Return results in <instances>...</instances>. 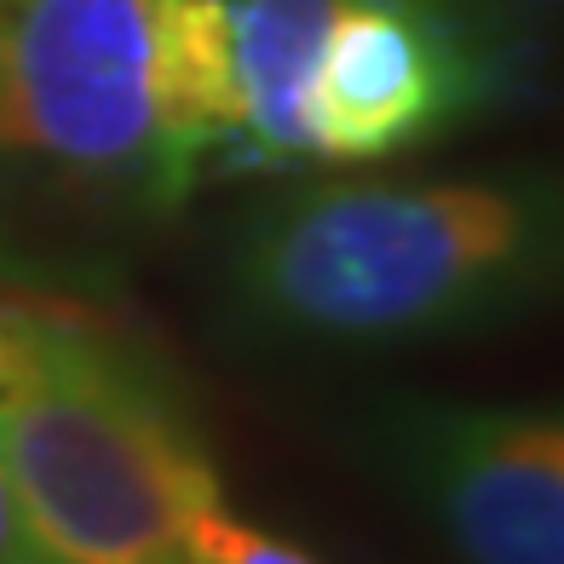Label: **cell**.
I'll use <instances>...</instances> for the list:
<instances>
[{
  "label": "cell",
  "mask_w": 564,
  "mask_h": 564,
  "mask_svg": "<svg viewBox=\"0 0 564 564\" xmlns=\"http://www.w3.org/2000/svg\"><path fill=\"white\" fill-rule=\"evenodd\" d=\"M558 242L547 173L312 185L237 230L230 300L294 346H426L547 300Z\"/></svg>",
  "instance_id": "obj_1"
},
{
  "label": "cell",
  "mask_w": 564,
  "mask_h": 564,
  "mask_svg": "<svg viewBox=\"0 0 564 564\" xmlns=\"http://www.w3.org/2000/svg\"><path fill=\"white\" fill-rule=\"evenodd\" d=\"M225 144V0H0V202L167 214Z\"/></svg>",
  "instance_id": "obj_2"
},
{
  "label": "cell",
  "mask_w": 564,
  "mask_h": 564,
  "mask_svg": "<svg viewBox=\"0 0 564 564\" xmlns=\"http://www.w3.org/2000/svg\"><path fill=\"white\" fill-rule=\"evenodd\" d=\"M0 473L58 564H185L178 524L219 490L196 426L105 323L12 300Z\"/></svg>",
  "instance_id": "obj_3"
},
{
  "label": "cell",
  "mask_w": 564,
  "mask_h": 564,
  "mask_svg": "<svg viewBox=\"0 0 564 564\" xmlns=\"http://www.w3.org/2000/svg\"><path fill=\"white\" fill-rule=\"evenodd\" d=\"M512 46L484 0H323L305 69L312 162H387L507 93Z\"/></svg>",
  "instance_id": "obj_4"
},
{
  "label": "cell",
  "mask_w": 564,
  "mask_h": 564,
  "mask_svg": "<svg viewBox=\"0 0 564 564\" xmlns=\"http://www.w3.org/2000/svg\"><path fill=\"white\" fill-rule=\"evenodd\" d=\"M398 473L460 564H564V426L524 403H426L392 426Z\"/></svg>",
  "instance_id": "obj_5"
},
{
  "label": "cell",
  "mask_w": 564,
  "mask_h": 564,
  "mask_svg": "<svg viewBox=\"0 0 564 564\" xmlns=\"http://www.w3.org/2000/svg\"><path fill=\"white\" fill-rule=\"evenodd\" d=\"M178 547H185V564H323L312 553H300L294 542H282V535L237 519V512L225 507V490L202 496L185 512Z\"/></svg>",
  "instance_id": "obj_6"
},
{
  "label": "cell",
  "mask_w": 564,
  "mask_h": 564,
  "mask_svg": "<svg viewBox=\"0 0 564 564\" xmlns=\"http://www.w3.org/2000/svg\"><path fill=\"white\" fill-rule=\"evenodd\" d=\"M0 564H58L53 553L41 547L35 524L23 519V507H18V496H12L7 473H0Z\"/></svg>",
  "instance_id": "obj_7"
},
{
  "label": "cell",
  "mask_w": 564,
  "mask_h": 564,
  "mask_svg": "<svg viewBox=\"0 0 564 564\" xmlns=\"http://www.w3.org/2000/svg\"><path fill=\"white\" fill-rule=\"evenodd\" d=\"M12 300L18 294H0V364H7V340H12Z\"/></svg>",
  "instance_id": "obj_8"
}]
</instances>
